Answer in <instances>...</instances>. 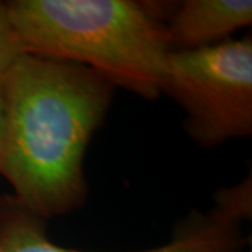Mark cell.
<instances>
[{"mask_svg":"<svg viewBox=\"0 0 252 252\" xmlns=\"http://www.w3.org/2000/svg\"><path fill=\"white\" fill-rule=\"evenodd\" d=\"M6 137L0 174L14 199L44 220L87 195L83 162L114 86L90 69L21 54L3 76Z\"/></svg>","mask_w":252,"mask_h":252,"instance_id":"cell-1","label":"cell"},{"mask_svg":"<svg viewBox=\"0 0 252 252\" xmlns=\"http://www.w3.org/2000/svg\"><path fill=\"white\" fill-rule=\"evenodd\" d=\"M10 21L21 54L80 64L147 99L162 94L171 52L150 3L14 0Z\"/></svg>","mask_w":252,"mask_h":252,"instance_id":"cell-2","label":"cell"},{"mask_svg":"<svg viewBox=\"0 0 252 252\" xmlns=\"http://www.w3.org/2000/svg\"><path fill=\"white\" fill-rule=\"evenodd\" d=\"M162 93L184 108L189 136L215 147L252 133V39L171 51Z\"/></svg>","mask_w":252,"mask_h":252,"instance_id":"cell-3","label":"cell"},{"mask_svg":"<svg viewBox=\"0 0 252 252\" xmlns=\"http://www.w3.org/2000/svg\"><path fill=\"white\" fill-rule=\"evenodd\" d=\"M240 223L215 207L190 219L175 238L161 247L135 252H238L243 240ZM0 252H84L63 248L46 235L44 219L14 198H0Z\"/></svg>","mask_w":252,"mask_h":252,"instance_id":"cell-4","label":"cell"},{"mask_svg":"<svg viewBox=\"0 0 252 252\" xmlns=\"http://www.w3.org/2000/svg\"><path fill=\"white\" fill-rule=\"evenodd\" d=\"M252 23L251 0H187L165 24L171 51H193L224 42Z\"/></svg>","mask_w":252,"mask_h":252,"instance_id":"cell-5","label":"cell"},{"mask_svg":"<svg viewBox=\"0 0 252 252\" xmlns=\"http://www.w3.org/2000/svg\"><path fill=\"white\" fill-rule=\"evenodd\" d=\"M18 55H21V49L10 21L7 4L0 1V77L6 74Z\"/></svg>","mask_w":252,"mask_h":252,"instance_id":"cell-6","label":"cell"},{"mask_svg":"<svg viewBox=\"0 0 252 252\" xmlns=\"http://www.w3.org/2000/svg\"><path fill=\"white\" fill-rule=\"evenodd\" d=\"M6 137V99H4V89H3V77H0V158L4 147Z\"/></svg>","mask_w":252,"mask_h":252,"instance_id":"cell-7","label":"cell"}]
</instances>
